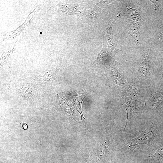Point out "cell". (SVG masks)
Listing matches in <instances>:
<instances>
[{
	"label": "cell",
	"mask_w": 163,
	"mask_h": 163,
	"mask_svg": "<svg viewBox=\"0 0 163 163\" xmlns=\"http://www.w3.org/2000/svg\"><path fill=\"white\" fill-rule=\"evenodd\" d=\"M138 93L136 89L131 88L126 90L122 95L123 105L126 109L127 113V121L125 129L129 118L139 109L141 100Z\"/></svg>",
	"instance_id": "obj_1"
},
{
	"label": "cell",
	"mask_w": 163,
	"mask_h": 163,
	"mask_svg": "<svg viewBox=\"0 0 163 163\" xmlns=\"http://www.w3.org/2000/svg\"><path fill=\"white\" fill-rule=\"evenodd\" d=\"M141 23L139 21L130 19L127 20L126 26L129 31L128 34L132 37L134 42L137 46L139 45V31Z\"/></svg>",
	"instance_id": "obj_2"
},
{
	"label": "cell",
	"mask_w": 163,
	"mask_h": 163,
	"mask_svg": "<svg viewBox=\"0 0 163 163\" xmlns=\"http://www.w3.org/2000/svg\"><path fill=\"white\" fill-rule=\"evenodd\" d=\"M113 57L104 50L103 43V47L100 52L99 53L96 62L104 67H109L116 63Z\"/></svg>",
	"instance_id": "obj_3"
},
{
	"label": "cell",
	"mask_w": 163,
	"mask_h": 163,
	"mask_svg": "<svg viewBox=\"0 0 163 163\" xmlns=\"http://www.w3.org/2000/svg\"><path fill=\"white\" fill-rule=\"evenodd\" d=\"M152 139V133L148 129H147L142 131L139 136L132 139L129 147L133 148L137 145L149 142Z\"/></svg>",
	"instance_id": "obj_4"
},
{
	"label": "cell",
	"mask_w": 163,
	"mask_h": 163,
	"mask_svg": "<svg viewBox=\"0 0 163 163\" xmlns=\"http://www.w3.org/2000/svg\"><path fill=\"white\" fill-rule=\"evenodd\" d=\"M116 19L111 21L108 23V26L107 29L106 37L108 40L107 52L112 56L114 57L115 55L118 51L115 46V44L112 40V30L113 25Z\"/></svg>",
	"instance_id": "obj_5"
},
{
	"label": "cell",
	"mask_w": 163,
	"mask_h": 163,
	"mask_svg": "<svg viewBox=\"0 0 163 163\" xmlns=\"http://www.w3.org/2000/svg\"><path fill=\"white\" fill-rule=\"evenodd\" d=\"M150 67V58L148 56H144L141 61L139 68V71L144 75L149 72Z\"/></svg>",
	"instance_id": "obj_6"
},
{
	"label": "cell",
	"mask_w": 163,
	"mask_h": 163,
	"mask_svg": "<svg viewBox=\"0 0 163 163\" xmlns=\"http://www.w3.org/2000/svg\"><path fill=\"white\" fill-rule=\"evenodd\" d=\"M163 103V95L157 94L153 98L152 105L154 107H157Z\"/></svg>",
	"instance_id": "obj_7"
},
{
	"label": "cell",
	"mask_w": 163,
	"mask_h": 163,
	"mask_svg": "<svg viewBox=\"0 0 163 163\" xmlns=\"http://www.w3.org/2000/svg\"><path fill=\"white\" fill-rule=\"evenodd\" d=\"M107 152L106 148L104 146L101 147L99 148L97 151V154L99 158H103L105 157Z\"/></svg>",
	"instance_id": "obj_8"
},
{
	"label": "cell",
	"mask_w": 163,
	"mask_h": 163,
	"mask_svg": "<svg viewBox=\"0 0 163 163\" xmlns=\"http://www.w3.org/2000/svg\"><path fill=\"white\" fill-rule=\"evenodd\" d=\"M153 155L155 158L158 159L163 158V147L155 151L153 153Z\"/></svg>",
	"instance_id": "obj_9"
},
{
	"label": "cell",
	"mask_w": 163,
	"mask_h": 163,
	"mask_svg": "<svg viewBox=\"0 0 163 163\" xmlns=\"http://www.w3.org/2000/svg\"></svg>",
	"instance_id": "obj_10"
},
{
	"label": "cell",
	"mask_w": 163,
	"mask_h": 163,
	"mask_svg": "<svg viewBox=\"0 0 163 163\" xmlns=\"http://www.w3.org/2000/svg\"></svg>",
	"instance_id": "obj_11"
}]
</instances>
